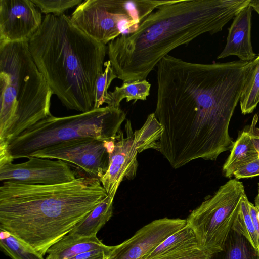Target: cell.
<instances>
[{"instance_id": "4dcf8cb0", "label": "cell", "mask_w": 259, "mask_h": 259, "mask_svg": "<svg viewBox=\"0 0 259 259\" xmlns=\"http://www.w3.org/2000/svg\"><path fill=\"white\" fill-rule=\"evenodd\" d=\"M258 119V115L257 114H256L253 117L251 124L248 131L250 134L253 146L257 152L259 154V128L256 126Z\"/></svg>"}, {"instance_id": "277c9868", "label": "cell", "mask_w": 259, "mask_h": 259, "mask_svg": "<svg viewBox=\"0 0 259 259\" xmlns=\"http://www.w3.org/2000/svg\"><path fill=\"white\" fill-rule=\"evenodd\" d=\"M28 43L37 67L63 106L81 113L94 109L107 46L81 31L65 13L46 15Z\"/></svg>"}, {"instance_id": "5b68a950", "label": "cell", "mask_w": 259, "mask_h": 259, "mask_svg": "<svg viewBox=\"0 0 259 259\" xmlns=\"http://www.w3.org/2000/svg\"><path fill=\"white\" fill-rule=\"evenodd\" d=\"M28 41L0 44V145L52 115L53 94L28 48Z\"/></svg>"}, {"instance_id": "44dd1931", "label": "cell", "mask_w": 259, "mask_h": 259, "mask_svg": "<svg viewBox=\"0 0 259 259\" xmlns=\"http://www.w3.org/2000/svg\"><path fill=\"white\" fill-rule=\"evenodd\" d=\"M239 102L244 115L252 113L259 103V54L251 61Z\"/></svg>"}, {"instance_id": "9a60e30c", "label": "cell", "mask_w": 259, "mask_h": 259, "mask_svg": "<svg viewBox=\"0 0 259 259\" xmlns=\"http://www.w3.org/2000/svg\"><path fill=\"white\" fill-rule=\"evenodd\" d=\"M198 247L200 246L195 233L186 224L141 259H168L180 253Z\"/></svg>"}, {"instance_id": "8fae6325", "label": "cell", "mask_w": 259, "mask_h": 259, "mask_svg": "<svg viewBox=\"0 0 259 259\" xmlns=\"http://www.w3.org/2000/svg\"><path fill=\"white\" fill-rule=\"evenodd\" d=\"M125 131V137L120 130L116 140L111 142L108 167L100 179L108 195L113 197H115L120 183L124 178L130 180L136 177L138 166V151L130 120H126Z\"/></svg>"}, {"instance_id": "f546056e", "label": "cell", "mask_w": 259, "mask_h": 259, "mask_svg": "<svg viewBox=\"0 0 259 259\" xmlns=\"http://www.w3.org/2000/svg\"><path fill=\"white\" fill-rule=\"evenodd\" d=\"M255 205L249 201V209L255 230L259 237V183L258 192L255 198Z\"/></svg>"}, {"instance_id": "7a4b0ae2", "label": "cell", "mask_w": 259, "mask_h": 259, "mask_svg": "<svg viewBox=\"0 0 259 259\" xmlns=\"http://www.w3.org/2000/svg\"><path fill=\"white\" fill-rule=\"evenodd\" d=\"M250 0H168L158 7L134 32L120 35L107 46L117 78L146 80L172 50L200 35L220 32Z\"/></svg>"}, {"instance_id": "2e32d148", "label": "cell", "mask_w": 259, "mask_h": 259, "mask_svg": "<svg viewBox=\"0 0 259 259\" xmlns=\"http://www.w3.org/2000/svg\"><path fill=\"white\" fill-rule=\"evenodd\" d=\"M109 247L97 236L80 237L67 234L48 249L46 259H70L83 252Z\"/></svg>"}, {"instance_id": "30bf717a", "label": "cell", "mask_w": 259, "mask_h": 259, "mask_svg": "<svg viewBox=\"0 0 259 259\" xmlns=\"http://www.w3.org/2000/svg\"><path fill=\"white\" fill-rule=\"evenodd\" d=\"M23 163L0 164V180L26 184L52 185L67 183L77 177L67 162L30 157Z\"/></svg>"}, {"instance_id": "52a82bcc", "label": "cell", "mask_w": 259, "mask_h": 259, "mask_svg": "<svg viewBox=\"0 0 259 259\" xmlns=\"http://www.w3.org/2000/svg\"><path fill=\"white\" fill-rule=\"evenodd\" d=\"M245 193L243 183L231 179L191 211L186 223L194 232L202 249L213 255L222 251Z\"/></svg>"}, {"instance_id": "7402d4cb", "label": "cell", "mask_w": 259, "mask_h": 259, "mask_svg": "<svg viewBox=\"0 0 259 259\" xmlns=\"http://www.w3.org/2000/svg\"><path fill=\"white\" fill-rule=\"evenodd\" d=\"M163 130L154 113L149 114L142 127L134 132V141L138 153L152 148L157 150L158 141Z\"/></svg>"}, {"instance_id": "d6a6232c", "label": "cell", "mask_w": 259, "mask_h": 259, "mask_svg": "<svg viewBox=\"0 0 259 259\" xmlns=\"http://www.w3.org/2000/svg\"><path fill=\"white\" fill-rule=\"evenodd\" d=\"M104 259H111V258H110V256H109V255L108 257H106V258H104Z\"/></svg>"}, {"instance_id": "d4e9b609", "label": "cell", "mask_w": 259, "mask_h": 259, "mask_svg": "<svg viewBox=\"0 0 259 259\" xmlns=\"http://www.w3.org/2000/svg\"><path fill=\"white\" fill-rule=\"evenodd\" d=\"M104 71L98 77L96 82L94 109L101 107L105 103L109 87L112 81L117 78L109 60L104 62Z\"/></svg>"}, {"instance_id": "ffe728a7", "label": "cell", "mask_w": 259, "mask_h": 259, "mask_svg": "<svg viewBox=\"0 0 259 259\" xmlns=\"http://www.w3.org/2000/svg\"><path fill=\"white\" fill-rule=\"evenodd\" d=\"M218 253L220 259H259V251L244 236L233 228L226 239L222 251Z\"/></svg>"}, {"instance_id": "484cf974", "label": "cell", "mask_w": 259, "mask_h": 259, "mask_svg": "<svg viewBox=\"0 0 259 259\" xmlns=\"http://www.w3.org/2000/svg\"><path fill=\"white\" fill-rule=\"evenodd\" d=\"M41 13L60 15L64 12L82 3V0H31Z\"/></svg>"}, {"instance_id": "6da1fadb", "label": "cell", "mask_w": 259, "mask_h": 259, "mask_svg": "<svg viewBox=\"0 0 259 259\" xmlns=\"http://www.w3.org/2000/svg\"><path fill=\"white\" fill-rule=\"evenodd\" d=\"M250 63L202 64L168 54L157 64L154 113L164 129L157 150L173 168L231 150L229 125Z\"/></svg>"}, {"instance_id": "ba28073f", "label": "cell", "mask_w": 259, "mask_h": 259, "mask_svg": "<svg viewBox=\"0 0 259 259\" xmlns=\"http://www.w3.org/2000/svg\"><path fill=\"white\" fill-rule=\"evenodd\" d=\"M70 19L81 31L105 45L120 35L134 32L139 25L131 4L124 0L83 1Z\"/></svg>"}, {"instance_id": "8992f818", "label": "cell", "mask_w": 259, "mask_h": 259, "mask_svg": "<svg viewBox=\"0 0 259 259\" xmlns=\"http://www.w3.org/2000/svg\"><path fill=\"white\" fill-rule=\"evenodd\" d=\"M125 118L120 107L108 106L64 117L52 115L13 140L7 150L13 159L28 158L41 149L71 140L92 138L115 141Z\"/></svg>"}, {"instance_id": "3957f363", "label": "cell", "mask_w": 259, "mask_h": 259, "mask_svg": "<svg viewBox=\"0 0 259 259\" xmlns=\"http://www.w3.org/2000/svg\"><path fill=\"white\" fill-rule=\"evenodd\" d=\"M107 195L100 180L90 176L52 185L4 181L0 229L44 256Z\"/></svg>"}, {"instance_id": "ac0fdd59", "label": "cell", "mask_w": 259, "mask_h": 259, "mask_svg": "<svg viewBox=\"0 0 259 259\" xmlns=\"http://www.w3.org/2000/svg\"><path fill=\"white\" fill-rule=\"evenodd\" d=\"M258 154L249 132L243 131L234 143L231 153L223 165V171L225 177H231L238 167L256 158Z\"/></svg>"}, {"instance_id": "d6986e66", "label": "cell", "mask_w": 259, "mask_h": 259, "mask_svg": "<svg viewBox=\"0 0 259 259\" xmlns=\"http://www.w3.org/2000/svg\"><path fill=\"white\" fill-rule=\"evenodd\" d=\"M150 88L151 84L146 79L123 82L120 87L116 86L113 91L108 92L105 103L108 106L119 107L124 99L126 102L146 100Z\"/></svg>"}, {"instance_id": "603a6c76", "label": "cell", "mask_w": 259, "mask_h": 259, "mask_svg": "<svg viewBox=\"0 0 259 259\" xmlns=\"http://www.w3.org/2000/svg\"><path fill=\"white\" fill-rule=\"evenodd\" d=\"M0 231L1 249L12 259H44L42 255L29 245L8 232Z\"/></svg>"}, {"instance_id": "e0dca14e", "label": "cell", "mask_w": 259, "mask_h": 259, "mask_svg": "<svg viewBox=\"0 0 259 259\" xmlns=\"http://www.w3.org/2000/svg\"><path fill=\"white\" fill-rule=\"evenodd\" d=\"M114 198L107 195L68 234L80 237L97 236L98 231L112 215Z\"/></svg>"}, {"instance_id": "5bb4252c", "label": "cell", "mask_w": 259, "mask_h": 259, "mask_svg": "<svg viewBox=\"0 0 259 259\" xmlns=\"http://www.w3.org/2000/svg\"><path fill=\"white\" fill-rule=\"evenodd\" d=\"M252 9L248 5L234 18L226 46L217 59L235 55L241 61L250 62L256 58L251 41Z\"/></svg>"}, {"instance_id": "4316f807", "label": "cell", "mask_w": 259, "mask_h": 259, "mask_svg": "<svg viewBox=\"0 0 259 259\" xmlns=\"http://www.w3.org/2000/svg\"><path fill=\"white\" fill-rule=\"evenodd\" d=\"M236 179L259 176V154L256 158L238 167L233 173Z\"/></svg>"}, {"instance_id": "f1b7e54d", "label": "cell", "mask_w": 259, "mask_h": 259, "mask_svg": "<svg viewBox=\"0 0 259 259\" xmlns=\"http://www.w3.org/2000/svg\"><path fill=\"white\" fill-rule=\"evenodd\" d=\"M113 246L106 249H98L80 253L70 259H104L108 257Z\"/></svg>"}, {"instance_id": "9c48e42d", "label": "cell", "mask_w": 259, "mask_h": 259, "mask_svg": "<svg viewBox=\"0 0 259 259\" xmlns=\"http://www.w3.org/2000/svg\"><path fill=\"white\" fill-rule=\"evenodd\" d=\"M109 142L92 138L74 139L41 149L31 157L61 160L100 180L108 167Z\"/></svg>"}, {"instance_id": "cb8c5ba5", "label": "cell", "mask_w": 259, "mask_h": 259, "mask_svg": "<svg viewBox=\"0 0 259 259\" xmlns=\"http://www.w3.org/2000/svg\"><path fill=\"white\" fill-rule=\"evenodd\" d=\"M232 228L244 236L259 251V237L250 215L249 200L246 193L242 196L240 210Z\"/></svg>"}, {"instance_id": "4fadbf2b", "label": "cell", "mask_w": 259, "mask_h": 259, "mask_svg": "<svg viewBox=\"0 0 259 259\" xmlns=\"http://www.w3.org/2000/svg\"><path fill=\"white\" fill-rule=\"evenodd\" d=\"M186 220L164 218L145 225L130 238L113 246L111 259H141L186 225Z\"/></svg>"}, {"instance_id": "1f68e13d", "label": "cell", "mask_w": 259, "mask_h": 259, "mask_svg": "<svg viewBox=\"0 0 259 259\" xmlns=\"http://www.w3.org/2000/svg\"><path fill=\"white\" fill-rule=\"evenodd\" d=\"M249 5L259 15V0H250Z\"/></svg>"}, {"instance_id": "83f0119b", "label": "cell", "mask_w": 259, "mask_h": 259, "mask_svg": "<svg viewBox=\"0 0 259 259\" xmlns=\"http://www.w3.org/2000/svg\"><path fill=\"white\" fill-rule=\"evenodd\" d=\"M214 255L200 247L178 254L168 259H214Z\"/></svg>"}, {"instance_id": "7c38bea8", "label": "cell", "mask_w": 259, "mask_h": 259, "mask_svg": "<svg viewBox=\"0 0 259 259\" xmlns=\"http://www.w3.org/2000/svg\"><path fill=\"white\" fill-rule=\"evenodd\" d=\"M42 19L31 0H0V44L28 41Z\"/></svg>"}]
</instances>
